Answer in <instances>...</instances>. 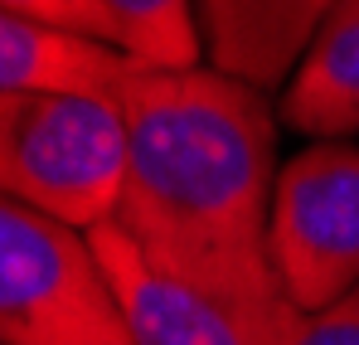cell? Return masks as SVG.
<instances>
[{
    "label": "cell",
    "mask_w": 359,
    "mask_h": 345,
    "mask_svg": "<svg viewBox=\"0 0 359 345\" xmlns=\"http://www.w3.org/2000/svg\"><path fill=\"white\" fill-rule=\"evenodd\" d=\"M282 117L320 141L359 131V0H340L297 63Z\"/></svg>",
    "instance_id": "8"
},
{
    "label": "cell",
    "mask_w": 359,
    "mask_h": 345,
    "mask_svg": "<svg viewBox=\"0 0 359 345\" xmlns=\"http://www.w3.org/2000/svg\"><path fill=\"white\" fill-rule=\"evenodd\" d=\"M126 185V122L117 93H0V195L97 229Z\"/></svg>",
    "instance_id": "2"
},
{
    "label": "cell",
    "mask_w": 359,
    "mask_h": 345,
    "mask_svg": "<svg viewBox=\"0 0 359 345\" xmlns=\"http://www.w3.org/2000/svg\"><path fill=\"white\" fill-rule=\"evenodd\" d=\"M0 345H131L88 233L0 195Z\"/></svg>",
    "instance_id": "3"
},
{
    "label": "cell",
    "mask_w": 359,
    "mask_h": 345,
    "mask_svg": "<svg viewBox=\"0 0 359 345\" xmlns=\"http://www.w3.org/2000/svg\"><path fill=\"white\" fill-rule=\"evenodd\" d=\"M126 68L117 44L0 5V93H117Z\"/></svg>",
    "instance_id": "7"
},
{
    "label": "cell",
    "mask_w": 359,
    "mask_h": 345,
    "mask_svg": "<svg viewBox=\"0 0 359 345\" xmlns=\"http://www.w3.org/2000/svg\"><path fill=\"white\" fill-rule=\"evenodd\" d=\"M117 30V49L141 68H194L199 15L194 0H97Z\"/></svg>",
    "instance_id": "9"
},
{
    "label": "cell",
    "mask_w": 359,
    "mask_h": 345,
    "mask_svg": "<svg viewBox=\"0 0 359 345\" xmlns=\"http://www.w3.org/2000/svg\"><path fill=\"white\" fill-rule=\"evenodd\" d=\"M117 103L126 122L117 229L175 278L224 292H287L267 243L277 190L267 93L199 63H131Z\"/></svg>",
    "instance_id": "1"
},
{
    "label": "cell",
    "mask_w": 359,
    "mask_h": 345,
    "mask_svg": "<svg viewBox=\"0 0 359 345\" xmlns=\"http://www.w3.org/2000/svg\"><path fill=\"white\" fill-rule=\"evenodd\" d=\"M131 345H292L306 311L287 292H224L156 268L117 219L88 229Z\"/></svg>",
    "instance_id": "4"
},
{
    "label": "cell",
    "mask_w": 359,
    "mask_h": 345,
    "mask_svg": "<svg viewBox=\"0 0 359 345\" xmlns=\"http://www.w3.org/2000/svg\"><path fill=\"white\" fill-rule=\"evenodd\" d=\"M272 263L301 311H320L359 282V146L316 141L277 171Z\"/></svg>",
    "instance_id": "5"
},
{
    "label": "cell",
    "mask_w": 359,
    "mask_h": 345,
    "mask_svg": "<svg viewBox=\"0 0 359 345\" xmlns=\"http://www.w3.org/2000/svg\"><path fill=\"white\" fill-rule=\"evenodd\" d=\"M0 5L20 10V15H34V20H49V25H63L73 34L117 44V30H112V20H107V10L97 0H0Z\"/></svg>",
    "instance_id": "10"
},
{
    "label": "cell",
    "mask_w": 359,
    "mask_h": 345,
    "mask_svg": "<svg viewBox=\"0 0 359 345\" xmlns=\"http://www.w3.org/2000/svg\"><path fill=\"white\" fill-rule=\"evenodd\" d=\"M335 5L340 0H194V15L214 68L272 93L292 83V68Z\"/></svg>",
    "instance_id": "6"
},
{
    "label": "cell",
    "mask_w": 359,
    "mask_h": 345,
    "mask_svg": "<svg viewBox=\"0 0 359 345\" xmlns=\"http://www.w3.org/2000/svg\"><path fill=\"white\" fill-rule=\"evenodd\" d=\"M292 345H359V282L345 297H335L330 306L311 311Z\"/></svg>",
    "instance_id": "11"
}]
</instances>
